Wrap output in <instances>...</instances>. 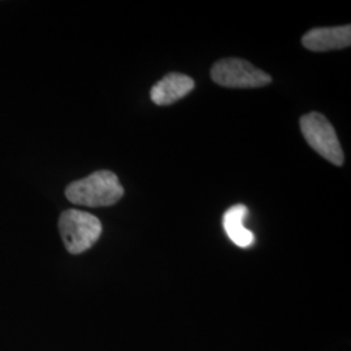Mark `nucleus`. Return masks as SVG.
Wrapping results in <instances>:
<instances>
[{
    "label": "nucleus",
    "mask_w": 351,
    "mask_h": 351,
    "mask_svg": "<svg viewBox=\"0 0 351 351\" xmlns=\"http://www.w3.org/2000/svg\"><path fill=\"white\" fill-rule=\"evenodd\" d=\"M247 213L249 210L246 206L236 204L230 207L223 216V226L226 236L234 245L243 249L251 246L255 241L254 233L243 226Z\"/></svg>",
    "instance_id": "0eeeda50"
},
{
    "label": "nucleus",
    "mask_w": 351,
    "mask_h": 351,
    "mask_svg": "<svg viewBox=\"0 0 351 351\" xmlns=\"http://www.w3.org/2000/svg\"><path fill=\"white\" fill-rule=\"evenodd\" d=\"M211 78L217 85L230 88H262L272 81L271 75L249 62L236 58L215 63L211 69Z\"/></svg>",
    "instance_id": "20e7f679"
},
{
    "label": "nucleus",
    "mask_w": 351,
    "mask_h": 351,
    "mask_svg": "<svg viewBox=\"0 0 351 351\" xmlns=\"http://www.w3.org/2000/svg\"><path fill=\"white\" fill-rule=\"evenodd\" d=\"M59 230L65 249L77 255L88 250L99 239L101 223L91 213L66 210L59 219Z\"/></svg>",
    "instance_id": "f03ea898"
},
{
    "label": "nucleus",
    "mask_w": 351,
    "mask_h": 351,
    "mask_svg": "<svg viewBox=\"0 0 351 351\" xmlns=\"http://www.w3.org/2000/svg\"><path fill=\"white\" fill-rule=\"evenodd\" d=\"M302 134L307 143L335 165H342L345 156L333 125L322 113L311 112L302 116Z\"/></svg>",
    "instance_id": "7ed1b4c3"
},
{
    "label": "nucleus",
    "mask_w": 351,
    "mask_h": 351,
    "mask_svg": "<svg viewBox=\"0 0 351 351\" xmlns=\"http://www.w3.org/2000/svg\"><path fill=\"white\" fill-rule=\"evenodd\" d=\"M65 195L78 206L108 207L123 198L124 188L111 171H98L69 184Z\"/></svg>",
    "instance_id": "f257e3e1"
},
{
    "label": "nucleus",
    "mask_w": 351,
    "mask_h": 351,
    "mask_svg": "<svg viewBox=\"0 0 351 351\" xmlns=\"http://www.w3.org/2000/svg\"><path fill=\"white\" fill-rule=\"evenodd\" d=\"M351 43V26L315 27L302 38V45L315 52L342 50Z\"/></svg>",
    "instance_id": "39448f33"
},
{
    "label": "nucleus",
    "mask_w": 351,
    "mask_h": 351,
    "mask_svg": "<svg viewBox=\"0 0 351 351\" xmlns=\"http://www.w3.org/2000/svg\"><path fill=\"white\" fill-rule=\"evenodd\" d=\"M193 78L181 73H169L151 88V101L158 106H169L186 97L194 88Z\"/></svg>",
    "instance_id": "423d86ee"
}]
</instances>
